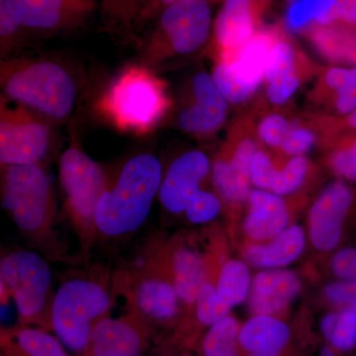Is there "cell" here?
<instances>
[{
    "mask_svg": "<svg viewBox=\"0 0 356 356\" xmlns=\"http://www.w3.org/2000/svg\"><path fill=\"white\" fill-rule=\"evenodd\" d=\"M173 104L165 79L139 62L125 65L110 79L95 108L98 117L115 130L140 137L163 125Z\"/></svg>",
    "mask_w": 356,
    "mask_h": 356,
    "instance_id": "obj_1",
    "label": "cell"
},
{
    "mask_svg": "<svg viewBox=\"0 0 356 356\" xmlns=\"http://www.w3.org/2000/svg\"><path fill=\"white\" fill-rule=\"evenodd\" d=\"M2 95L56 125L72 116L79 81L67 64L51 58H8L0 64Z\"/></svg>",
    "mask_w": 356,
    "mask_h": 356,
    "instance_id": "obj_2",
    "label": "cell"
},
{
    "mask_svg": "<svg viewBox=\"0 0 356 356\" xmlns=\"http://www.w3.org/2000/svg\"><path fill=\"white\" fill-rule=\"evenodd\" d=\"M163 166L153 154L128 159L113 184L103 191L95 226L107 236L133 233L146 221L163 181Z\"/></svg>",
    "mask_w": 356,
    "mask_h": 356,
    "instance_id": "obj_3",
    "label": "cell"
},
{
    "mask_svg": "<svg viewBox=\"0 0 356 356\" xmlns=\"http://www.w3.org/2000/svg\"><path fill=\"white\" fill-rule=\"evenodd\" d=\"M212 6L208 0H181L165 7L138 37L139 62L154 70L207 47L214 23Z\"/></svg>",
    "mask_w": 356,
    "mask_h": 356,
    "instance_id": "obj_4",
    "label": "cell"
},
{
    "mask_svg": "<svg viewBox=\"0 0 356 356\" xmlns=\"http://www.w3.org/2000/svg\"><path fill=\"white\" fill-rule=\"evenodd\" d=\"M285 30L283 22L264 25L240 49L214 60L211 76L229 104H243L257 93L264 83L269 54Z\"/></svg>",
    "mask_w": 356,
    "mask_h": 356,
    "instance_id": "obj_5",
    "label": "cell"
},
{
    "mask_svg": "<svg viewBox=\"0 0 356 356\" xmlns=\"http://www.w3.org/2000/svg\"><path fill=\"white\" fill-rule=\"evenodd\" d=\"M109 307L108 294L97 283L67 281L58 288L51 305V322L58 339L70 350H84L95 329L93 322Z\"/></svg>",
    "mask_w": 356,
    "mask_h": 356,
    "instance_id": "obj_6",
    "label": "cell"
},
{
    "mask_svg": "<svg viewBox=\"0 0 356 356\" xmlns=\"http://www.w3.org/2000/svg\"><path fill=\"white\" fill-rule=\"evenodd\" d=\"M259 145L252 116L243 115L232 122L211 166V179L217 194L229 206L238 207L248 202L252 191L250 166Z\"/></svg>",
    "mask_w": 356,
    "mask_h": 356,
    "instance_id": "obj_7",
    "label": "cell"
},
{
    "mask_svg": "<svg viewBox=\"0 0 356 356\" xmlns=\"http://www.w3.org/2000/svg\"><path fill=\"white\" fill-rule=\"evenodd\" d=\"M1 197L2 205L18 228L38 231L51 214V178L41 163L2 166Z\"/></svg>",
    "mask_w": 356,
    "mask_h": 356,
    "instance_id": "obj_8",
    "label": "cell"
},
{
    "mask_svg": "<svg viewBox=\"0 0 356 356\" xmlns=\"http://www.w3.org/2000/svg\"><path fill=\"white\" fill-rule=\"evenodd\" d=\"M56 125L21 105L0 102V163L2 166L35 165L46 158L53 144Z\"/></svg>",
    "mask_w": 356,
    "mask_h": 356,
    "instance_id": "obj_9",
    "label": "cell"
},
{
    "mask_svg": "<svg viewBox=\"0 0 356 356\" xmlns=\"http://www.w3.org/2000/svg\"><path fill=\"white\" fill-rule=\"evenodd\" d=\"M58 177L72 214L84 225H95L96 208L107 186L106 177L99 163L79 146L76 136L60 156Z\"/></svg>",
    "mask_w": 356,
    "mask_h": 356,
    "instance_id": "obj_10",
    "label": "cell"
},
{
    "mask_svg": "<svg viewBox=\"0 0 356 356\" xmlns=\"http://www.w3.org/2000/svg\"><path fill=\"white\" fill-rule=\"evenodd\" d=\"M31 35L53 36L76 32L98 9L96 0H1Z\"/></svg>",
    "mask_w": 356,
    "mask_h": 356,
    "instance_id": "obj_11",
    "label": "cell"
},
{
    "mask_svg": "<svg viewBox=\"0 0 356 356\" xmlns=\"http://www.w3.org/2000/svg\"><path fill=\"white\" fill-rule=\"evenodd\" d=\"M1 287L10 293L22 317L31 318L43 311L51 285L47 262L31 250H16L0 262Z\"/></svg>",
    "mask_w": 356,
    "mask_h": 356,
    "instance_id": "obj_12",
    "label": "cell"
},
{
    "mask_svg": "<svg viewBox=\"0 0 356 356\" xmlns=\"http://www.w3.org/2000/svg\"><path fill=\"white\" fill-rule=\"evenodd\" d=\"M270 0H222L207 46L213 60L226 57L264 27Z\"/></svg>",
    "mask_w": 356,
    "mask_h": 356,
    "instance_id": "obj_13",
    "label": "cell"
},
{
    "mask_svg": "<svg viewBox=\"0 0 356 356\" xmlns=\"http://www.w3.org/2000/svg\"><path fill=\"white\" fill-rule=\"evenodd\" d=\"M229 102L208 72L191 79L189 96L178 110L175 122L180 131L198 139H209L226 124Z\"/></svg>",
    "mask_w": 356,
    "mask_h": 356,
    "instance_id": "obj_14",
    "label": "cell"
},
{
    "mask_svg": "<svg viewBox=\"0 0 356 356\" xmlns=\"http://www.w3.org/2000/svg\"><path fill=\"white\" fill-rule=\"evenodd\" d=\"M316 69L290 36L287 28L274 44L267 60L264 83L267 102L273 106L286 104Z\"/></svg>",
    "mask_w": 356,
    "mask_h": 356,
    "instance_id": "obj_15",
    "label": "cell"
},
{
    "mask_svg": "<svg viewBox=\"0 0 356 356\" xmlns=\"http://www.w3.org/2000/svg\"><path fill=\"white\" fill-rule=\"evenodd\" d=\"M355 198V191L339 179L327 184L314 201L309 211L308 232L318 250L330 252L339 245Z\"/></svg>",
    "mask_w": 356,
    "mask_h": 356,
    "instance_id": "obj_16",
    "label": "cell"
},
{
    "mask_svg": "<svg viewBox=\"0 0 356 356\" xmlns=\"http://www.w3.org/2000/svg\"><path fill=\"white\" fill-rule=\"evenodd\" d=\"M211 166L209 158L197 149L177 156L163 175L159 188L158 197L163 208L172 214L184 213L192 196L211 175Z\"/></svg>",
    "mask_w": 356,
    "mask_h": 356,
    "instance_id": "obj_17",
    "label": "cell"
},
{
    "mask_svg": "<svg viewBox=\"0 0 356 356\" xmlns=\"http://www.w3.org/2000/svg\"><path fill=\"white\" fill-rule=\"evenodd\" d=\"M317 74L308 96L323 114L341 118L356 110V67L330 65Z\"/></svg>",
    "mask_w": 356,
    "mask_h": 356,
    "instance_id": "obj_18",
    "label": "cell"
},
{
    "mask_svg": "<svg viewBox=\"0 0 356 356\" xmlns=\"http://www.w3.org/2000/svg\"><path fill=\"white\" fill-rule=\"evenodd\" d=\"M301 280L294 271L266 269L255 274L248 302L254 315L274 316L286 310L301 291Z\"/></svg>",
    "mask_w": 356,
    "mask_h": 356,
    "instance_id": "obj_19",
    "label": "cell"
},
{
    "mask_svg": "<svg viewBox=\"0 0 356 356\" xmlns=\"http://www.w3.org/2000/svg\"><path fill=\"white\" fill-rule=\"evenodd\" d=\"M247 203L248 209L243 228L250 242H266L289 227V208L284 199L277 194L252 189Z\"/></svg>",
    "mask_w": 356,
    "mask_h": 356,
    "instance_id": "obj_20",
    "label": "cell"
},
{
    "mask_svg": "<svg viewBox=\"0 0 356 356\" xmlns=\"http://www.w3.org/2000/svg\"><path fill=\"white\" fill-rule=\"evenodd\" d=\"M291 32L313 25L344 24L356 28V0H295L284 18Z\"/></svg>",
    "mask_w": 356,
    "mask_h": 356,
    "instance_id": "obj_21",
    "label": "cell"
},
{
    "mask_svg": "<svg viewBox=\"0 0 356 356\" xmlns=\"http://www.w3.org/2000/svg\"><path fill=\"white\" fill-rule=\"evenodd\" d=\"M305 247V232L299 225H292L271 240L248 243L243 248V257L255 268H282L296 261Z\"/></svg>",
    "mask_w": 356,
    "mask_h": 356,
    "instance_id": "obj_22",
    "label": "cell"
},
{
    "mask_svg": "<svg viewBox=\"0 0 356 356\" xmlns=\"http://www.w3.org/2000/svg\"><path fill=\"white\" fill-rule=\"evenodd\" d=\"M300 35L330 65L356 67V28L339 23L313 25Z\"/></svg>",
    "mask_w": 356,
    "mask_h": 356,
    "instance_id": "obj_23",
    "label": "cell"
},
{
    "mask_svg": "<svg viewBox=\"0 0 356 356\" xmlns=\"http://www.w3.org/2000/svg\"><path fill=\"white\" fill-rule=\"evenodd\" d=\"M290 330L274 316L254 315L241 327L238 343L250 353L275 356L286 346Z\"/></svg>",
    "mask_w": 356,
    "mask_h": 356,
    "instance_id": "obj_24",
    "label": "cell"
},
{
    "mask_svg": "<svg viewBox=\"0 0 356 356\" xmlns=\"http://www.w3.org/2000/svg\"><path fill=\"white\" fill-rule=\"evenodd\" d=\"M95 356H140L139 334L128 323L102 318L91 334Z\"/></svg>",
    "mask_w": 356,
    "mask_h": 356,
    "instance_id": "obj_25",
    "label": "cell"
},
{
    "mask_svg": "<svg viewBox=\"0 0 356 356\" xmlns=\"http://www.w3.org/2000/svg\"><path fill=\"white\" fill-rule=\"evenodd\" d=\"M172 276V284L179 299L186 304L195 303L206 281L203 257L192 248H179L173 254Z\"/></svg>",
    "mask_w": 356,
    "mask_h": 356,
    "instance_id": "obj_26",
    "label": "cell"
},
{
    "mask_svg": "<svg viewBox=\"0 0 356 356\" xmlns=\"http://www.w3.org/2000/svg\"><path fill=\"white\" fill-rule=\"evenodd\" d=\"M179 297L175 285L161 278L142 281L136 291V302L140 310L156 320H170L177 316Z\"/></svg>",
    "mask_w": 356,
    "mask_h": 356,
    "instance_id": "obj_27",
    "label": "cell"
},
{
    "mask_svg": "<svg viewBox=\"0 0 356 356\" xmlns=\"http://www.w3.org/2000/svg\"><path fill=\"white\" fill-rule=\"evenodd\" d=\"M144 0H100L103 30L126 44H136L140 6Z\"/></svg>",
    "mask_w": 356,
    "mask_h": 356,
    "instance_id": "obj_28",
    "label": "cell"
},
{
    "mask_svg": "<svg viewBox=\"0 0 356 356\" xmlns=\"http://www.w3.org/2000/svg\"><path fill=\"white\" fill-rule=\"evenodd\" d=\"M252 278L245 261L229 259L220 269L216 283L218 297L231 310L248 300Z\"/></svg>",
    "mask_w": 356,
    "mask_h": 356,
    "instance_id": "obj_29",
    "label": "cell"
},
{
    "mask_svg": "<svg viewBox=\"0 0 356 356\" xmlns=\"http://www.w3.org/2000/svg\"><path fill=\"white\" fill-rule=\"evenodd\" d=\"M325 161L337 177L356 182V131H339L325 143Z\"/></svg>",
    "mask_w": 356,
    "mask_h": 356,
    "instance_id": "obj_30",
    "label": "cell"
},
{
    "mask_svg": "<svg viewBox=\"0 0 356 356\" xmlns=\"http://www.w3.org/2000/svg\"><path fill=\"white\" fill-rule=\"evenodd\" d=\"M240 329L238 321L229 315L211 325L203 339L204 355L236 356V344Z\"/></svg>",
    "mask_w": 356,
    "mask_h": 356,
    "instance_id": "obj_31",
    "label": "cell"
},
{
    "mask_svg": "<svg viewBox=\"0 0 356 356\" xmlns=\"http://www.w3.org/2000/svg\"><path fill=\"white\" fill-rule=\"evenodd\" d=\"M310 170V161L305 156L288 158L282 166L277 168L270 192L281 197L291 195L305 184Z\"/></svg>",
    "mask_w": 356,
    "mask_h": 356,
    "instance_id": "obj_32",
    "label": "cell"
},
{
    "mask_svg": "<svg viewBox=\"0 0 356 356\" xmlns=\"http://www.w3.org/2000/svg\"><path fill=\"white\" fill-rule=\"evenodd\" d=\"M294 117L282 111L262 115L255 121V135L259 145L277 152L291 128Z\"/></svg>",
    "mask_w": 356,
    "mask_h": 356,
    "instance_id": "obj_33",
    "label": "cell"
},
{
    "mask_svg": "<svg viewBox=\"0 0 356 356\" xmlns=\"http://www.w3.org/2000/svg\"><path fill=\"white\" fill-rule=\"evenodd\" d=\"M222 199L214 192L199 189L187 204L185 215L193 224L213 221L222 210Z\"/></svg>",
    "mask_w": 356,
    "mask_h": 356,
    "instance_id": "obj_34",
    "label": "cell"
},
{
    "mask_svg": "<svg viewBox=\"0 0 356 356\" xmlns=\"http://www.w3.org/2000/svg\"><path fill=\"white\" fill-rule=\"evenodd\" d=\"M30 33L14 18L6 4L0 0V54L1 60L9 58V53L19 48Z\"/></svg>",
    "mask_w": 356,
    "mask_h": 356,
    "instance_id": "obj_35",
    "label": "cell"
},
{
    "mask_svg": "<svg viewBox=\"0 0 356 356\" xmlns=\"http://www.w3.org/2000/svg\"><path fill=\"white\" fill-rule=\"evenodd\" d=\"M18 343L30 356H67L53 337L39 330L26 329L18 332Z\"/></svg>",
    "mask_w": 356,
    "mask_h": 356,
    "instance_id": "obj_36",
    "label": "cell"
},
{
    "mask_svg": "<svg viewBox=\"0 0 356 356\" xmlns=\"http://www.w3.org/2000/svg\"><path fill=\"white\" fill-rule=\"evenodd\" d=\"M197 317L203 325H213L229 315V309L220 301L216 285L205 281L199 292Z\"/></svg>",
    "mask_w": 356,
    "mask_h": 356,
    "instance_id": "obj_37",
    "label": "cell"
},
{
    "mask_svg": "<svg viewBox=\"0 0 356 356\" xmlns=\"http://www.w3.org/2000/svg\"><path fill=\"white\" fill-rule=\"evenodd\" d=\"M277 168V163L273 154L264 149L261 145H259L250 166L252 185H254L257 189L270 191Z\"/></svg>",
    "mask_w": 356,
    "mask_h": 356,
    "instance_id": "obj_38",
    "label": "cell"
},
{
    "mask_svg": "<svg viewBox=\"0 0 356 356\" xmlns=\"http://www.w3.org/2000/svg\"><path fill=\"white\" fill-rule=\"evenodd\" d=\"M336 350H350L356 346V311L346 307L339 313L336 329L330 339Z\"/></svg>",
    "mask_w": 356,
    "mask_h": 356,
    "instance_id": "obj_39",
    "label": "cell"
},
{
    "mask_svg": "<svg viewBox=\"0 0 356 356\" xmlns=\"http://www.w3.org/2000/svg\"><path fill=\"white\" fill-rule=\"evenodd\" d=\"M325 299L334 305L348 307L356 303V280H341L324 288Z\"/></svg>",
    "mask_w": 356,
    "mask_h": 356,
    "instance_id": "obj_40",
    "label": "cell"
},
{
    "mask_svg": "<svg viewBox=\"0 0 356 356\" xmlns=\"http://www.w3.org/2000/svg\"><path fill=\"white\" fill-rule=\"evenodd\" d=\"M331 267L334 275L341 280H356V248L339 250L332 257Z\"/></svg>",
    "mask_w": 356,
    "mask_h": 356,
    "instance_id": "obj_41",
    "label": "cell"
},
{
    "mask_svg": "<svg viewBox=\"0 0 356 356\" xmlns=\"http://www.w3.org/2000/svg\"><path fill=\"white\" fill-rule=\"evenodd\" d=\"M177 1H181V0H144L140 6L139 16H138L137 25H136L138 36L149 23L153 22L158 17L159 14L165 7ZM208 1L215 4L221 3L222 0H208Z\"/></svg>",
    "mask_w": 356,
    "mask_h": 356,
    "instance_id": "obj_42",
    "label": "cell"
},
{
    "mask_svg": "<svg viewBox=\"0 0 356 356\" xmlns=\"http://www.w3.org/2000/svg\"><path fill=\"white\" fill-rule=\"evenodd\" d=\"M332 119L337 132L343 130L356 131V110L341 118L332 116Z\"/></svg>",
    "mask_w": 356,
    "mask_h": 356,
    "instance_id": "obj_43",
    "label": "cell"
},
{
    "mask_svg": "<svg viewBox=\"0 0 356 356\" xmlns=\"http://www.w3.org/2000/svg\"><path fill=\"white\" fill-rule=\"evenodd\" d=\"M339 320V313H329L324 316L321 322V331L327 339H331Z\"/></svg>",
    "mask_w": 356,
    "mask_h": 356,
    "instance_id": "obj_44",
    "label": "cell"
},
{
    "mask_svg": "<svg viewBox=\"0 0 356 356\" xmlns=\"http://www.w3.org/2000/svg\"><path fill=\"white\" fill-rule=\"evenodd\" d=\"M321 356H334L331 346H324L322 351H321Z\"/></svg>",
    "mask_w": 356,
    "mask_h": 356,
    "instance_id": "obj_45",
    "label": "cell"
},
{
    "mask_svg": "<svg viewBox=\"0 0 356 356\" xmlns=\"http://www.w3.org/2000/svg\"><path fill=\"white\" fill-rule=\"evenodd\" d=\"M248 356H273L268 355H261V353H250Z\"/></svg>",
    "mask_w": 356,
    "mask_h": 356,
    "instance_id": "obj_46",
    "label": "cell"
},
{
    "mask_svg": "<svg viewBox=\"0 0 356 356\" xmlns=\"http://www.w3.org/2000/svg\"><path fill=\"white\" fill-rule=\"evenodd\" d=\"M348 307H351V308L355 309V310L356 311V303L353 304V305H350V306H348Z\"/></svg>",
    "mask_w": 356,
    "mask_h": 356,
    "instance_id": "obj_47",
    "label": "cell"
},
{
    "mask_svg": "<svg viewBox=\"0 0 356 356\" xmlns=\"http://www.w3.org/2000/svg\"><path fill=\"white\" fill-rule=\"evenodd\" d=\"M286 1L293 2V1H295V0H286Z\"/></svg>",
    "mask_w": 356,
    "mask_h": 356,
    "instance_id": "obj_48",
    "label": "cell"
}]
</instances>
